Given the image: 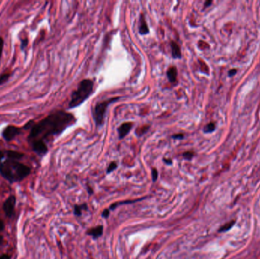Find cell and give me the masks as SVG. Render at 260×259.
Returning <instances> with one entry per match:
<instances>
[{
	"instance_id": "15",
	"label": "cell",
	"mask_w": 260,
	"mask_h": 259,
	"mask_svg": "<svg viewBox=\"0 0 260 259\" xmlns=\"http://www.w3.org/2000/svg\"><path fill=\"white\" fill-rule=\"evenodd\" d=\"M116 167H117V164H116V162H112L107 168V173H110V172L114 171Z\"/></svg>"
},
{
	"instance_id": "12",
	"label": "cell",
	"mask_w": 260,
	"mask_h": 259,
	"mask_svg": "<svg viewBox=\"0 0 260 259\" xmlns=\"http://www.w3.org/2000/svg\"><path fill=\"white\" fill-rule=\"evenodd\" d=\"M11 75H12V74L11 73H3V75H0V85H2V84H5V82H7L8 81V79L11 77Z\"/></svg>"
},
{
	"instance_id": "18",
	"label": "cell",
	"mask_w": 260,
	"mask_h": 259,
	"mask_svg": "<svg viewBox=\"0 0 260 259\" xmlns=\"http://www.w3.org/2000/svg\"><path fill=\"white\" fill-rule=\"evenodd\" d=\"M172 138H174V139H182V138H184V135L182 134V133H180V134H176L172 136Z\"/></svg>"
},
{
	"instance_id": "16",
	"label": "cell",
	"mask_w": 260,
	"mask_h": 259,
	"mask_svg": "<svg viewBox=\"0 0 260 259\" xmlns=\"http://www.w3.org/2000/svg\"><path fill=\"white\" fill-rule=\"evenodd\" d=\"M193 156H194V154L193 151H186L183 154V156L186 160H191Z\"/></svg>"
},
{
	"instance_id": "20",
	"label": "cell",
	"mask_w": 260,
	"mask_h": 259,
	"mask_svg": "<svg viewBox=\"0 0 260 259\" xmlns=\"http://www.w3.org/2000/svg\"><path fill=\"white\" fill-rule=\"evenodd\" d=\"M5 156V151H3V150H0V163H2V161L4 160Z\"/></svg>"
},
{
	"instance_id": "11",
	"label": "cell",
	"mask_w": 260,
	"mask_h": 259,
	"mask_svg": "<svg viewBox=\"0 0 260 259\" xmlns=\"http://www.w3.org/2000/svg\"><path fill=\"white\" fill-rule=\"evenodd\" d=\"M102 233H103V226H98V227L91 229L90 231L88 232V234L92 235L94 238H98L101 235Z\"/></svg>"
},
{
	"instance_id": "8",
	"label": "cell",
	"mask_w": 260,
	"mask_h": 259,
	"mask_svg": "<svg viewBox=\"0 0 260 259\" xmlns=\"http://www.w3.org/2000/svg\"><path fill=\"white\" fill-rule=\"evenodd\" d=\"M139 31L141 35H146L149 33V28L147 25L146 21H145V16L143 14H141L140 18H139Z\"/></svg>"
},
{
	"instance_id": "22",
	"label": "cell",
	"mask_w": 260,
	"mask_h": 259,
	"mask_svg": "<svg viewBox=\"0 0 260 259\" xmlns=\"http://www.w3.org/2000/svg\"><path fill=\"white\" fill-rule=\"evenodd\" d=\"M0 259H11V257L8 255L4 254L0 255Z\"/></svg>"
},
{
	"instance_id": "10",
	"label": "cell",
	"mask_w": 260,
	"mask_h": 259,
	"mask_svg": "<svg viewBox=\"0 0 260 259\" xmlns=\"http://www.w3.org/2000/svg\"><path fill=\"white\" fill-rule=\"evenodd\" d=\"M167 75L168 80H169L170 82L171 83H174V82H177V68L174 67V66H171V67L169 68L167 71Z\"/></svg>"
},
{
	"instance_id": "21",
	"label": "cell",
	"mask_w": 260,
	"mask_h": 259,
	"mask_svg": "<svg viewBox=\"0 0 260 259\" xmlns=\"http://www.w3.org/2000/svg\"><path fill=\"white\" fill-rule=\"evenodd\" d=\"M28 39H24V40H22L21 41V48H25L27 46H28Z\"/></svg>"
},
{
	"instance_id": "24",
	"label": "cell",
	"mask_w": 260,
	"mask_h": 259,
	"mask_svg": "<svg viewBox=\"0 0 260 259\" xmlns=\"http://www.w3.org/2000/svg\"><path fill=\"white\" fill-rule=\"evenodd\" d=\"M108 214H109V210H106L103 213V217H107V216H108Z\"/></svg>"
},
{
	"instance_id": "23",
	"label": "cell",
	"mask_w": 260,
	"mask_h": 259,
	"mask_svg": "<svg viewBox=\"0 0 260 259\" xmlns=\"http://www.w3.org/2000/svg\"><path fill=\"white\" fill-rule=\"evenodd\" d=\"M4 228H5L4 223H3V221L0 219V232L3 231V230H4Z\"/></svg>"
},
{
	"instance_id": "13",
	"label": "cell",
	"mask_w": 260,
	"mask_h": 259,
	"mask_svg": "<svg viewBox=\"0 0 260 259\" xmlns=\"http://www.w3.org/2000/svg\"><path fill=\"white\" fill-rule=\"evenodd\" d=\"M234 224H235V222L234 221H231L230 223H227V224H226L224 225V226H222L221 227H220V229L219 231L220 232H225V231H227V230H229L230 229H231V227H232L233 226H234Z\"/></svg>"
},
{
	"instance_id": "9",
	"label": "cell",
	"mask_w": 260,
	"mask_h": 259,
	"mask_svg": "<svg viewBox=\"0 0 260 259\" xmlns=\"http://www.w3.org/2000/svg\"><path fill=\"white\" fill-rule=\"evenodd\" d=\"M170 48H171L172 57L173 59H181L182 53H181V50L179 44H177L175 41H171L170 42Z\"/></svg>"
},
{
	"instance_id": "2",
	"label": "cell",
	"mask_w": 260,
	"mask_h": 259,
	"mask_svg": "<svg viewBox=\"0 0 260 259\" xmlns=\"http://www.w3.org/2000/svg\"><path fill=\"white\" fill-rule=\"evenodd\" d=\"M30 172L31 169L28 165L6 156L0 163V175L11 183L23 180L30 175Z\"/></svg>"
},
{
	"instance_id": "25",
	"label": "cell",
	"mask_w": 260,
	"mask_h": 259,
	"mask_svg": "<svg viewBox=\"0 0 260 259\" xmlns=\"http://www.w3.org/2000/svg\"><path fill=\"white\" fill-rule=\"evenodd\" d=\"M164 161H165L166 163H168V164H171L172 163V161H170V160H167V161L166 160H164Z\"/></svg>"
},
{
	"instance_id": "7",
	"label": "cell",
	"mask_w": 260,
	"mask_h": 259,
	"mask_svg": "<svg viewBox=\"0 0 260 259\" xmlns=\"http://www.w3.org/2000/svg\"><path fill=\"white\" fill-rule=\"evenodd\" d=\"M132 126H133V123L130 122L122 124L117 129L119 139H123V138H125L129 134V132H130Z\"/></svg>"
},
{
	"instance_id": "14",
	"label": "cell",
	"mask_w": 260,
	"mask_h": 259,
	"mask_svg": "<svg viewBox=\"0 0 260 259\" xmlns=\"http://www.w3.org/2000/svg\"><path fill=\"white\" fill-rule=\"evenodd\" d=\"M215 124L213 122H211V123L208 124L205 127V132H211L212 131L215 130Z\"/></svg>"
},
{
	"instance_id": "1",
	"label": "cell",
	"mask_w": 260,
	"mask_h": 259,
	"mask_svg": "<svg viewBox=\"0 0 260 259\" xmlns=\"http://www.w3.org/2000/svg\"><path fill=\"white\" fill-rule=\"evenodd\" d=\"M75 122L76 119L72 113L63 110L55 111L39 122H33L28 136V143L30 145L39 142L46 145Z\"/></svg>"
},
{
	"instance_id": "19",
	"label": "cell",
	"mask_w": 260,
	"mask_h": 259,
	"mask_svg": "<svg viewBox=\"0 0 260 259\" xmlns=\"http://www.w3.org/2000/svg\"><path fill=\"white\" fill-rule=\"evenodd\" d=\"M152 177H153V180L155 181L157 177V172L156 169H153L152 170Z\"/></svg>"
},
{
	"instance_id": "6",
	"label": "cell",
	"mask_w": 260,
	"mask_h": 259,
	"mask_svg": "<svg viewBox=\"0 0 260 259\" xmlns=\"http://www.w3.org/2000/svg\"><path fill=\"white\" fill-rule=\"evenodd\" d=\"M16 205V198L14 195H10L3 203V209L5 214L8 217H12L15 213Z\"/></svg>"
},
{
	"instance_id": "5",
	"label": "cell",
	"mask_w": 260,
	"mask_h": 259,
	"mask_svg": "<svg viewBox=\"0 0 260 259\" xmlns=\"http://www.w3.org/2000/svg\"><path fill=\"white\" fill-rule=\"evenodd\" d=\"M22 129L23 128L15 126V125H7L2 132V136L5 141H11L21 134Z\"/></svg>"
},
{
	"instance_id": "26",
	"label": "cell",
	"mask_w": 260,
	"mask_h": 259,
	"mask_svg": "<svg viewBox=\"0 0 260 259\" xmlns=\"http://www.w3.org/2000/svg\"><path fill=\"white\" fill-rule=\"evenodd\" d=\"M210 3H211V2H208V3L205 4V5H206V6H208V5L210 4Z\"/></svg>"
},
{
	"instance_id": "17",
	"label": "cell",
	"mask_w": 260,
	"mask_h": 259,
	"mask_svg": "<svg viewBox=\"0 0 260 259\" xmlns=\"http://www.w3.org/2000/svg\"><path fill=\"white\" fill-rule=\"evenodd\" d=\"M3 47H4V39L0 37V60H1L2 56H3Z\"/></svg>"
},
{
	"instance_id": "4",
	"label": "cell",
	"mask_w": 260,
	"mask_h": 259,
	"mask_svg": "<svg viewBox=\"0 0 260 259\" xmlns=\"http://www.w3.org/2000/svg\"><path fill=\"white\" fill-rule=\"evenodd\" d=\"M119 99L120 97H115V98L107 99L103 101L99 102L94 106L92 109V116L97 126L100 127L104 124L105 114L107 110V108L111 103L117 101Z\"/></svg>"
},
{
	"instance_id": "3",
	"label": "cell",
	"mask_w": 260,
	"mask_h": 259,
	"mask_svg": "<svg viewBox=\"0 0 260 259\" xmlns=\"http://www.w3.org/2000/svg\"><path fill=\"white\" fill-rule=\"evenodd\" d=\"M93 89H94V82L91 79L82 80L78 84L77 89L72 93L70 101L69 103V109H73L83 103L92 94Z\"/></svg>"
}]
</instances>
